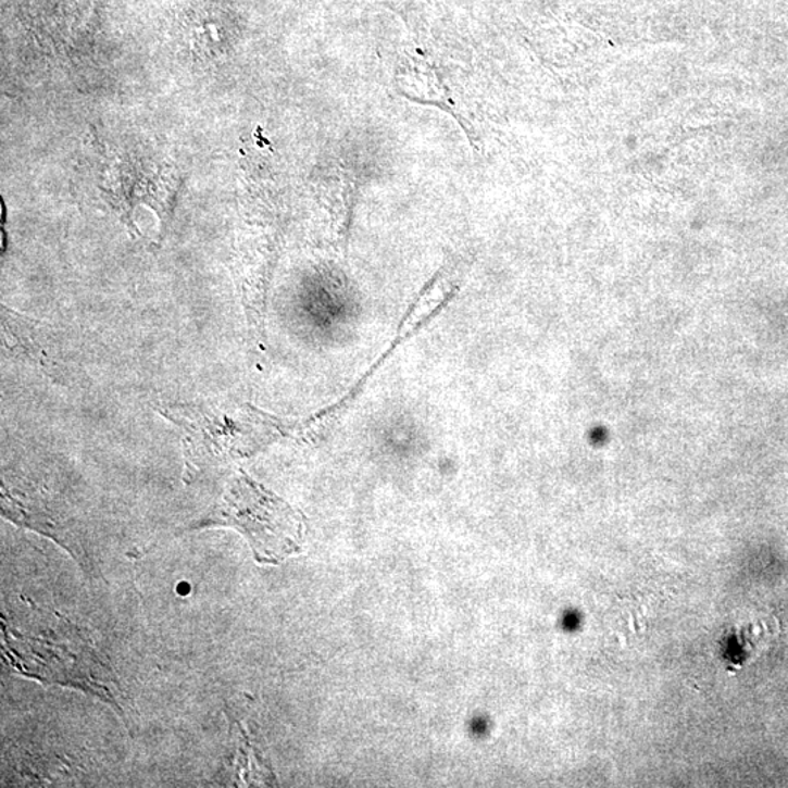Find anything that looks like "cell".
<instances>
[{"label": "cell", "mask_w": 788, "mask_h": 788, "mask_svg": "<svg viewBox=\"0 0 788 788\" xmlns=\"http://www.w3.org/2000/svg\"><path fill=\"white\" fill-rule=\"evenodd\" d=\"M199 527H232L249 540L255 561L278 564L301 551L304 523L300 513L274 492L238 473Z\"/></svg>", "instance_id": "6da1fadb"}]
</instances>
